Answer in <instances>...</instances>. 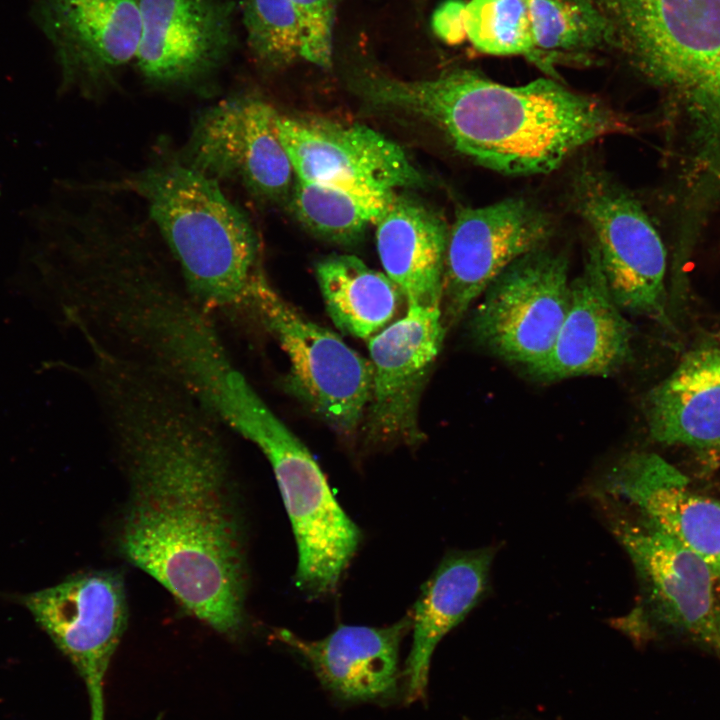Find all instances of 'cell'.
Wrapping results in <instances>:
<instances>
[{
  "label": "cell",
  "mask_w": 720,
  "mask_h": 720,
  "mask_svg": "<svg viewBox=\"0 0 720 720\" xmlns=\"http://www.w3.org/2000/svg\"><path fill=\"white\" fill-rule=\"evenodd\" d=\"M395 193H365L297 180L291 208L313 234L336 243H352L368 224H376Z\"/></svg>",
  "instance_id": "cell-24"
},
{
  "label": "cell",
  "mask_w": 720,
  "mask_h": 720,
  "mask_svg": "<svg viewBox=\"0 0 720 720\" xmlns=\"http://www.w3.org/2000/svg\"><path fill=\"white\" fill-rule=\"evenodd\" d=\"M49 41L61 89L96 98L135 60L141 36L138 0H29Z\"/></svg>",
  "instance_id": "cell-13"
},
{
  "label": "cell",
  "mask_w": 720,
  "mask_h": 720,
  "mask_svg": "<svg viewBox=\"0 0 720 720\" xmlns=\"http://www.w3.org/2000/svg\"><path fill=\"white\" fill-rule=\"evenodd\" d=\"M302 32L301 58L329 68L333 55L335 0H291Z\"/></svg>",
  "instance_id": "cell-28"
},
{
  "label": "cell",
  "mask_w": 720,
  "mask_h": 720,
  "mask_svg": "<svg viewBox=\"0 0 720 720\" xmlns=\"http://www.w3.org/2000/svg\"><path fill=\"white\" fill-rule=\"evenodd\" d=\"M278 132L298 180L382 194L423 183L402 148L368 127L279 115Z\"/></svg>",
  "instance_id": "cell-16"
},
{
  "label": "cell",
  "mask_w": 720,
  "mask_h": 720,
  "mask_svg": "<svg viewBox=\"0 0 720 720\" xmlns=\"http://www.w3.org/2000/svg\"><path fill=\"white\" fill-rule=\"evenodd\" d=\"M103 185L144 203L188 291L218 323L252 320L253 289L265 275L259 244L219 182L177 159Z\"/></svg>",
  "instance_id": "cell-3"
},
{
  "label": "cell",
  "mask_w": 720,
  "mask_h": 720,
  "mask_svg": "<svg viewBox=\"0 0 720 720\" xmlns=\"http://www.w3.org/2000/svg\"><path fill=\"white\" fill-rule=\"evenodd\" d=\"M447 329L439 306L410 305L368 341L373 369L366 432L376 443L422 439L418 410Z\"/></svg>",
  "instance_id": "cell-15"
},
{
  "label": "cell",
  "mask_w": 720,
  "mask_h": 720,
  "mask_svg": "<svg viewBox=\"0 0 720 720\" xmlns=\"http://www.w3.org/2000/svg\"><path fill=\"white\" fill-rule=\"evenodd\" d=\"M552 229L550 216L522 198L459 209L444 258L440 310L446 329L462 319L509 265L545 246Z\"/></svg>",
  "instance_id": "cell-11"
},
{
  "label": "cell",
  "mask_w": 720,
  "mask_h": 720,
  "mask_svg": "<svg viewBox=\"0 0 720 720\" xmlns=\"http://www.w3.org/2000/svg\"><path fill=\"white\" fill-rule=\"evenodd\" d=\"M463 0H445L433 12L432 29L437 37L449 45H457L467 37Z\"/></svg>",
  "instance_id": "cell-29"
},
{
  "label": "cell",
  "mask_w": 720,
  "mask_h": 720,
  "mask_svg": "<svg viewBox=\"0 0 720 720\" xmlns=\"http://www.w3.org/2000/svg\"><path fill=\"white\" fill-rule=\"evenodd\" d=\"M251 314L286 353L289 390L334 430L353 435L371 399V361L300 313L266 275L253 289Z\"/></svg>",
  "instance_id": "cell-7"
},
{
  "label": "cell",
  "mask_w": 720,
  "mask_h": 720,
  "mask_svg": "<svg viewBox=\"0 0 720 720\" xmlns=\"http://www.w3.org/2000/svg\"><path fill=\"white\" fill-rule=\"evenodd\" d=\"M376 225L385 274L407 305L440 307L448 235L442 217L410 197L394 195Z\"/></svg>",
  "instance_id": "cell-22"
},
{
  "label": "cell",
  "mask_w": 720,
  "mask_h": 720,
  "mask_svg": "<svg viewBox=\"0 0 720 720\" xmlns=\"http://www.w3.org/2000/svg\"><path fill=\"white\" fill-rule=\"evenodd\" d=\"M136 64L161 88H198L213 78L235 45L234 0H138Z\"/></svg>",
  "instance_id": "cell-14"
},
{
  "label": "cell",
  "mask_w": 720,
  "mask_h": 720,
  "mask_svg": "<svg viewBox=\"0 0 720 720\" xmlns=\"http://www.w3.org/2000/svg\"><path fill=\"white\" fill-rule=\"evenodd\" d=\"M568 262L545 246L509 265L486 288L469 322L471 336L531 373L548 357L570 299Z\"/></svg>",
  "instance_id": "cell-9"
},
{
  "label": "cell",
  "mask_w": 720,
  "mask_h": 720,
  "mask_svg": "<svg viewBox=\"0 0 720 720\" xmlns=\"http://www.w3.org/2000/svg\"><path fill=\"white\" fill-rule=\"evenodd\" d=\"M539 51L586 52L610 46L608 24L593 0H526Z\"/></svg>",
  "instance_id": "cell-25"
},
{
  "label": "cell",
  "mask_w": 720,
  "mask_h": 720,
  "mask_svg": "<svg viewBox=\"0 0 720 720\" xmlns=\"http://www.w3.org/2000/svg\"><path fill=\"white\" fill-rule=\"evenodd\" d=\"M573 199L594 234L608 289L625 314L666 323V250L639 201L605 171L583 166Z\"/></svg>",
  "instance_id": "cell-8"
},
{
  "label": "cell",
  "mask_w": 720,
  "mask_h": 720,
  "mask_svg": "<svg viewBox=\"0 0 720 720\" xmlns=\"http://www.w3.org/2000/svg\"><path fill=\"white\" fill-rule=\"evenodd\" d=\"M349 81L368 103L429 122L458 152L505 175L552 172L585 145L631 128L607 104L552 79L509 86L454 69L402 80L361 66Z\"/></svg>",
  "instance_id": "cell-2"
},
{
  "label": "cell",
  "mask_w": 720,
  "mask_h": 720,
  "mask_svg": "<svg viewBox=\"0 0 720 720\" xmlns=\"http://www.w3.org/2000/svg\"><path fill=\"white\" fill-rule=\"evenodd\" d=\"M651 438L665 445L720 450V349L689 352L644 399Z\"/></svg>",
  "instance_id": "cell-21"
},
{
  "label": "cell",
  "mask_w": 720,
  "mask_h": 720,
  "mask_svg": "<svg viewBox=\"0 0 720 720\" xmlns=\"http://www.w3.org/2000/svg\"><path fill=\"white\" fill-rule=\"evenodd\" d=\"M252 443L275 475L297 546L296 586L311 597L333 592L355 555L361 532L334 497L304 443L277 416Z\"/></svg>",
  "instance_id": "cell-6"
},
{
  "label": "cell",
  "mask_w": 720,
  "mask_h": 720,
  "mask_svg": "<svg viewBox=\"0 0 720 720\" xmlns=\"http://www.w3.org/2000/svg\"><path fill=\"white\" fill-rule=\"evenodd\" d=\"M632 324L613 299L595 244L570 282L569 305L551 352L532 374L547 381L606 376L632 359Z\"/></svg>",
  "instance_id": "cell-18"
},
{
  "label": "cell",
  "mask_w": 720,
  "mask_h": 720,
  "mask_svg": "<svg viewBox=\"0 0 720 720\" xmlns=\"http://www.w3.org/2000/svg\"><path fill=\"white\" fill-rule=\"evenodd\" d=\"M717 653L720 655V642H719V647H718Z\"/></svg>",
  "instance_id": "cell-30"
},
{
  "label": "cell",
  "mask_w": 720,
  "mask_h": 720,
  "mask_svg": "<svg viewBox=\"0 0 720 720\" xmlns=\"http://www.w3.org/2000/svg\"><path fill=\"white\" fill-rule=\"evenodd\" d=\"M327 313L343 333L369 340L386 328L403 299L386 275L353 255H330L316 265Z\"/></svg>",
  "instance_id": "cell-23"
},
{
  "label": "cell",
  "mask_w": 720,
  "mask_h": 720,
  "mask_svg": "<svg viewBox=\"0 0 720 720\" xmlns=\"http://www.w3.org/2000/svg\"><path fill=\"white\" fill-rule=\"evenodd\" d=\"M85 377L127 482L115 544L224 635L245 623V535L227 429L160 373L91 352Z\"/></svg>",
  "instance_id": "cell-1"
},
{
  "label": "cell",
  "mask_w": 720,
  "mask_h": 720,
  "mask_svg": "<svg viewBox=\"0 0 720 720\" xmlns=\"http://www.w3.org/2000/svg\"><path fill=\"white\" fill-rule=\"evenodd\" d=\"M610 46L684 112L696 162L720 177V0H593Z\"/></svg>",
  "instance_id": "cell-4"
},
{
  "label": "cell",
  "mask_w": 720,
  "mask_h": 720,
  "mask_svg": "<svg viewBox=\"0 0 720 720\" xmlns=\"http://www.w3.org/2000/svg\"><path fill=\"white\" fill-rule=\"evenodd\" d=\"M494 554L492 547L450 552L424 583L410 611L412 644L403 671L407 701L425 696L438 643L487 593Z\"/></svg>",
  "instance_id": "cell-20"
},
{
  "label": "cell",
  "mask_w": 720,
  "mask_h": 720,
  "mask_svg": "<svg viewBox=\"0 0 720 720\" xmlns=\"http://www.w3.org/2000/svg\"><path fill=\"white\" fill-rule=\"evenodd\" d=\"M467 38L482 53L523 55L536 61L543 56L535 47L526 0H470L465 8Z\"/></svg>",
  "instance_id": "cell-26"
},
{
  "label": "cell",
  "mask_w": 720,
  "mask_h": 720,
  "mask_svg": "<svg viewBox=\"0 0 720 720\" xmlns=\"http://www.w3.org/2000/svg\"><path fill=\"white\" fill-rule=\"evenodd\" d=\"M278 118L259 98H227L200 113L178 160L219 183L237 181L260 199L282 200L294 170Z\"/></svg>",
  "instance_id": "cell-10"
},
{
  "label": "cell",
  "mask_w": 720,
  "mask_h": 720,
  "mask_svg": "<svg viewBox=\"0 0 720 720\" xmlns=\"http://www.w3.org/2000/svg\"><path fill=\"white\" fill-rule=\"evenodd\" d=\"M595 490L630 504L642 517L700 556L720 584V499L704 496L674 465L652 452H632L611 465Z\"/></svg>",
  "instance_id": "cell-17"
},
{
  "label": "cell",
  "mask_w": 720,
  "mask_h": 720,
  "mask_svg": "<svg viewBox=\"0 0 720 720\" xmlns=\"http://www.w3.org/2000/svg\"><path fill=\"white\" fill-rule=\"evenodd\" d=\"M610 520L640 585L641 600L623 628L633 635L664 629L717 653L720 584L710 566L641 515H614Z\"/></svg>",
  "instance_id": "cell-5"
},
{
  "label": "cell",
  "mask_w": 720,
  "mask_h": 720,
  "mask_svg": "<svg viewBox=\"0 0 720 720\" xmlns=\"http://www.w3.org/2000/svg\"><path fill=\"white\" fill-rule=\"evenodd\" d=\"M411 614L383 627L341 625L326 637L308 640L281 630L279 639L310 665L321 684L345 701L392 696L399 677V653Z\"/></svg>",
  "instance_id": "cell-19"
},
{
  "label": "cell",
  "mask_w": 720,
  "mask_h": 720,
  "mask_svg": "<svg viewBox=\"0 0 720 720\" xmlns=\"http://www.w3.org/2000/svg\"><path fill=\"white\" fill-rule=\"evenodd\" d=\"M24 603L81 675L90 720H104V679L127 626L122 576L97 570L25 596Z\"/></svg>",
  "instance_id": "cell-12"
},
{
  "label": "cell",
  "mask_w": 720,
  "mask_h": 720,
  "mask_svg": "<svg viewBox=\"0 0 720 720\" xmlns=\"http://www.w3.org/2000/svg\"><path fill=\"white\" fill-rule=\"evenodd\" d=\"M248 49L266 70H279L301 58L302 32L291 0H241Z\"/></svg>",
  "instance_id": "cell-27"
}]
</instances>
